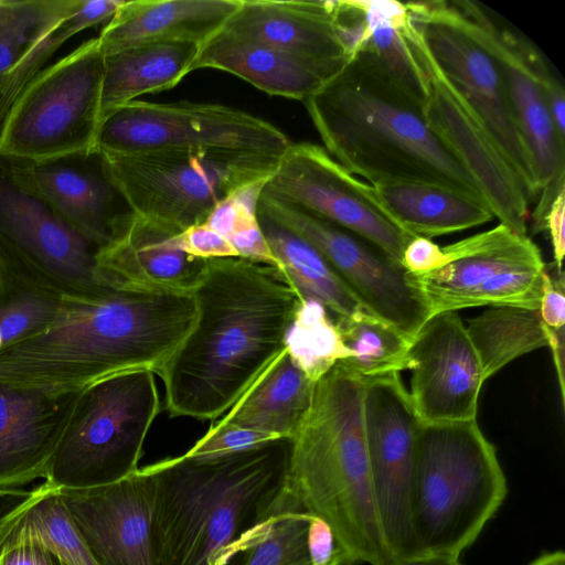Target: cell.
Returning a JSON list of instances; mask_svg holds the SVG:
<instances>
[{
    "instance_id": "d6986e66",
    "label": "cell",
    "mask_w": 565,
    "mask_h": 565,
    "mask_svg": "<svg viewBox=\"0 0 565 565\" xmlns=\"http://www.w3.org/2000/svg\"><path fill=\"white\" fill-rule=\"evenodd\" d=\"M406 370L412 372L408 394L420 424L477 418L486 379L458 311L425 321L411 340Z\"/></svg>"
},
{
    "instance_id": "f907efd6",
    "label": "cell",
    "mask_w": 565,
    "mask_h": 565,
    "mask_svg": "<svg viewBox=\"0 0 565 565\" xmlns=\"http://www.w3.org/2000/svg\"><path fill=\"white\" fill-rule=\"evenodd\" d=\"M390 565H461L459 556L445 554H422L394 559Z\"/></svg>"
},
{
    "instance_id": "f546056e",
    "label": "cell",
    "mask_w": 565,
    "mask_h": 565,
    "mask_svg": "<svg viewBox=\"0 0 565 565\" xmlns=\"http://www.w3.org/2000/svg\"><path fill=\"white\" fill-rule=\"evenodd\" d=\"M257 216L279 269L300 298L321 303L334 321L366 310L312 245L269 217Z\"/></svg>"
},
{
    "instance_id": "f1b7e54d",
    "label": "cell",
    "mask_w": 565,
    "mask_h": 565,
    "mask_svg": "<svg viewBox=\"0 0 565 565\" xmlns=\"http://www.w3.org/2000/svg\"><path fill=\"white\" fill-rule=\"evenodd\" d=\"M200 44L160 42L105 56L99 126L113 111L146 93L167 90L191 73Z\"/></svg>"
},
{
    "instance_id": "e0dca14e",
    "label": "cell",
    "mask_w": 565,
    "mask_h": 565,
    "mask_svg": "<svg viewBox=\"0 0 565 565\" xmlns=\"http://www.w3.org/2000/svg\"><path fill=\"white\" fill-rule=\"evenodd\" d=\"M264 190L362 236L401 264L404 249L414 237L384 213L372 185L315 143L291 142Z\"/></svg>"
},
{
    "instance_id": "52a82bcc",
    "label": "cell",
    "mask_w": 565,
    "mask_h": 565,
    "mask_svg": "<svg viewBox=\"0 0 565 565\" xmlns=\"http://www.w3.org/2000/svg\"><path fill=\"white\" fill-rule=\"evenodd\" d=\"M159 411L154 375L147 370L86 387L47 465L44 482L57 490L88 489L128 477L139 468Z\"/></svg>"
},
{
    "instance_id": "60d3db41",
    "label": "cell",
    "mask_w": 565,
    "mask_h": 565,
    "mask_svg": "<svg viewBox=\"0 0 565 565\" xmlns=\"http://www.w3.org/2000/svg\"><path fill=\"white\" fill-rule=\"evenodd\" d=\"M178 245L186 254L201 259L238 257L228 239L205 223L181 232L178 235Z\"/></svg>"
},
{
    "instance_id": "9c48e42d",
    "label": "cell",
    "mask_w": 565,
    "mask_h": 565,
    "mask_svg": "<svg viewBox=\"0 0 565 565\" xmlns=\"http://www.w3.org/2000/svg\"><path fill=\"white\" fill-rule=\"evenodd\" d=\"M105 55L97 38L43 68L0 128V154L40 161L97 147Z\"/></svg>"
},
{
    "instance_id": "7c38bea8",
    "label": "cell",
    "mask_w": 565,
    "mask_h": 565,
    "mask_svg": "<svg viewBox=\"0 0 565 565\" xmlns=\"http://www.w3.org/2000/svg\"><path fill=\"white\" fill-rule=\"evenodd\" d=\"M291 141L276 126L212 103L132 100L106 117L97 147L107 153L159 149L257 152L281 157Z\"/></svg>"
},
{
    "instance_id": "ab89813d",
    "label": "cell",
    "mask_w": 565,
    "mask_h": 565,
    "mask_svg": "<svg viewBox=\"0 0 565 565\" xmlns=\"http://www.w3.org/2000/svg\"><path fill=\"white\" fill-rule=\"evenodd\" d=\"M276 439L279 438L217 420L183 455L193 460L206 461L245 451Z\"/></svg>"
},
{
    "instance_id": "8fae6325",
    "label": "cell",
    "mask_w": 565,
    "mask_h": 565,
    "mask_svg": "<svg viewBox=\"0 0 565 565\" xmlns=\"http://www.w3.org/2000/svg\"><path fill=\"white\" fill-rule=\"evenodd\" d=\"M441 250V267L412 274L430 316L482 306L539 310L545 264L529 235L499 224Z\"/></svg>"
},
{
    "instance_id": "ac0fdd59",
    "label": "cell",
    "mask_w": 565,
    "mask_h": 565,
    "mask_svg": "<svg viewBox=\"0 0 565 565\" xmlns=\"http://www.w3.org/2000/svg\"><path fill=\"white\" fill-rule=\"evenodd\" d=\"M470 30L495 61L520 131L531 152L540 192L564 180L565 142L557 138L547 92L559 81L539 49L479 2L456 0Z\"/></svg>"
},
{
    "instance_id": "4316f807",
    "label": "cell",
    "mask_w": 565,
    "mask_h": 565,
    "mask_svg": "<svg viewBox=\"0 0 565 565\" xmlns=\"http://www.w3.org/2000/svg\"><path fill=\"white\" fill-rule=\"evenodd\" d=\"M315 386L285 349L220 422L291 439L309 412Z\"/></svg>"
},
{
    "instance_id": "681fc988",
    "label": "cell",
    "mask_w": 565,
    "mask_h": 565,
    "mask_svg": "<svg viewBox=\"0 0 565 565\" xmlns=\"http://www.w3.org/2000/svg\"><path fill=\"white\" fill-rule=\"evenodd\" d=\"M32 495V490L19 488L0 489V523L14 510L26 502Z\"/></svg>"
},
{
    "instance_id": "d590c367",
    "label": "cell",
    "mask_w": 565,
    "mask_h": 565,
    "mask_svg": "<svg viewBox=\"0 0 565 565\" xmlns=\"http://www.w3.org/2000/svg\"><path fill=\"white\" fill-rule=\"evenodd\" d=\"M124 0H84L82 6L43 36L0 85V128L24 88L53 54L76 33L110 19Z\"/></svg>"
},
{
    "instance_id": "9a60e30c",
    "label": "cell",
    "mask_w": 565,
    "mask_h": 565,
    "mask_svg": "<svg viewBox=\"0 0 565 565\" xmlns=\"http://www.w3.org/2000/svg\"><path fill=\"white\" fill-rule=\"evenodd\" d=\"M406 38L425 73V118L443 145L470 174L500 224L527 234L529 196L494 138L437 65L408 12Z\"/></svg>"
},
{
    "instance_id": "1f68e13d",
    "label": "cell",
    "mask_w": 565,
    "mask_h": 565,
    "mask_svg": "<svg viewBox=\"0 0 565 565\" xmlns=\"http://www.w3.org/2000/svg\"><path fill=\"white\" fill-rule=\"evenodd\" d=\"M467 333L478 354L486 381L511 361L547 347V331L539 310L488 307L470 319Z\"/></svg>"
},
{
    "instance_id": "83f0119b",
    "label": "cell",
    "mask_w": 565,
    "mask_h": 565,
    "mask_svg": "<svg viewBox=\"0 0 565 565\" xmlns=\"http://www.w3.org/2000/svg\"><path fill=\"white\" fill-rule=\"evenodd\" d=\"M376 202L402 231L431 238L490 222L488 204L457 191L423 183L372 185Z\"/></svg>"
},
{
    "instance_id": "74e56055",
    "label": "cell",
    "mask_w": 565,
    "mask_h": 565,
    "mask_svg": "<svg viewBox=\"0 0 565 565\" xmlns=\"http://www.w3.org/2000/svg\"><path fill=\"white\" fill-rule=\"evenodd\" d=\"M286 350L315 382L351 356L333 318L312 299H302L286 338Z\"/></svg>"
},
{
    "instance_id": "484cf974",
    "label": "cell",
    "mask_w": 565,
    "mask_h": 565,
    "mask_svg": "<svg viewBox=\"0 0 565 565\" xmlns=\"http://www.w3.org/2000/svg\"><path fill=\"white\" fill-rule=\"evenodd\" d=\"M200 68L227 72L269 95L301 102L340 70L300 60L222 29L200 45L191 72Z\"/></svg>"
},
{
    "instance_id": "3957f363",
    "label": "cell",
    "mask_w": 565,
    "mask_h": 565,
    "mask_svg": "<svg viewBox=\"0 0 565 565\" xmlns=\"http://www.w3.org/2000/svg\"><path fill=\"white\" fill-rule=\"evenodd\" d=\"M327 152L372 185L423 183L482 200L429 127L423 102L365 50L305 102Z\"/></svg>"
},
{
    "instance_id": "d4e9b609",
    "label": "cell",
    "mask_w": 565,
    "mask_h": 565,
    "mask_svg": "<svg viewBox=\"0 0 565 565\" xmlns=\"http://www.w3.org/2000/svg\"><path fill=\"white\" fill-rule=\"evenodd\" d=\"M241 0H135L117 9L99 36L105 56L149 43L202 44L217 33Z\"/></svg>"
},
{
    "instance_id": "cb8c5ba5",
    "label": "cell",
    "mask_w": 565,
    "mask_h": 565,
    "mask_svg": "<svg viewBox=\"0 0 565 565\" xmlns=\"http://www.w3.org/2000/svg\"><path fill=\"white\" fill-rule=\"evenodd\" d=\"M177 232L135 215L128 226L96 253L99 280L156 290L192 292L206 259L178 245Z\"/></svg>"
},
{
    "instance_id": "816d5d0a",
    "label": "cell",
    "mask_w": 565,
    "mask_h": 565,
    "mask_svg": "<svg viewBox=\"0 0 565 565\" xmlns=\"http://www.w3.org/2000/svg\"><path fill=\"white\" fill-rule=\"evenodd\" d=\"M529 565H565V554L562 551L545 553Z\"/></svg>"
},
{
    "instance_id": "5b68a950",
    "label": "cell",
    "mask_w": 565,
    "mask_h": 565,
    "mask_svg": "<svg viewBox=\"0 0 565 565\" xmlns=\"http://www.w3.org/2000/svg\"><path fill=\"white\" fill-rule=\"evenodd\" d=\"M331 529L343 565H390L371 482L363 426V381L340 363L315 386L282 484Z\"/></svg>"
},
{
    "instance_id": "f5cc1de1",
    "label": "cell",
    "mask_w": 565,
    "mask_h": 565,
    "mask_svg": "<svg viewBox=\"0 0 565 565\" xmlns=\"http://www.w3.org/2000/svg\"><path fill=\"white\" fill-rule=\"evenodd\" d=\"M1 277H2V270H1V268H0V280H1Z\"/></svg>"
},
{
    "instance_id": "c3c4849f",
    "label": "cell",
    "mask_w": 565,
    "mask_h": 565,
    "mask_svg": "<svg viewBox=\"0 0 565 565\" xmlns=\"http://www.w3.org/2000/svg\"><path fill=\"white\" fill-rule=\"evenodd\" d=\"M547 348H550L556 370L562 404L565 396V331L564 328L552 329L546 326Z\"/></svg>"
},
{
    "instance_id": "44dd1931",
    "label": "cell",
    "mask_w": 565,
    "mask_h": 565,
    "mask_svg": "<svg viewBox=\"0 0 565 565\" xmlns=\"http://www.w3.org/2000/svg\"><path fill=\"white\" fill-rule=\"evenodd\" d=\"M24 162L40 194L99 248L117 237L136 215L99 148Z\"/></svg>"
},
{
    "instance_id": "6da1fadb",
    "label": "cell",
    "mask_w": 565,
    "mask_h": 565,
    "mask_svg": "<svg viewBox=\"0 0 565 565\" xmlns=\"http://www.w3.org/2000/svg\"><path fill=\"white\" fill-rule=\"evenodd\" d=\"M195 320L157 373L171 417L215 419L286 349L302 301L282 271L243 257L206 259Z\"/></svg>"
},
{
    "instance_id": "8d00e7d4",
    "label": "cell",
    "mask_w": 565,
    "mask_h": 565,
    "mask_svg": "<svg viewBox=\"0 0 565 565\" xmlns=\"http://www.w3.org/2000/svg\"><path fill=\"white\" fill-rule=\"evenodd\" d=\"M312 516L281 487L273 502L266 530L245 565H320L310 542Z\"/></svg>"
},
{
    "instance_id": "b9f144b4",
    "label": "cell",
    "mask_w": 565,
    "mask_h": 565,
    "mask_svg": "<svg viewBox=\"0 0 565 565\" xmlns=\"http://www.w3.org/2000/svg\"><path fill=\"white\" fill-rule=\"evenodd\" d=\"M238 257L268 264L279 269L259 226L258 216L246 217L227 238Z\"/></svg>"
},
{
    "instance_id": "4dcf8cb0",
    "label": "cell",
    "mask_w": 565,
    "mask_h": 565,
    "mask_svg": "<svg viewBox=\"0 0 565 565\" xmlns=\"http://www.w3.org/2000/svg\"><path fill=\"white\" fill-rule=\"evenodd\" d=\"M18 541L41 543L67 565H98L78 535L56 489L43 482L0 523V553Z\"/></svg>"
},
{
    "instance_id": "d6a6232c",
    "label": "cell",
    "mask_w": 565,
    "mask_h": 565,
    "mask_svg": "<svg viewBox=\"0 0 565 565\" xmlns=\"http://www.w3.org/2000/svg\"><path fill=\"white\" fill-rule=\"evenodd\" d=\"M359 4L364 18V30L359 51L365 50L373 54L402 85L424 104L427 94L426 77L405 34L407 20L405 2L359 0Z\"/></svg>"
},
{
    "instance_id": "2e32d148",
    "label": "cell",
    "mask_w": 565,
    "mask_h": 565,
    "mask_svg": "<svg viewBox=\"0 0 565 565\" xmlns=\"http://www.w3.org/2000/svg\"><path fill=\"white\" fill-rule=\"evenodd\" d=\"M362 381L371 482L382 534L394 561L415 555L409 491L420 423L399 373Z\"/></svg>"
},
{
    "instance_id": "f6af8a7d",
    "label": "cell",
    "mask_w": 565,
    "mask_h": 565,
    "mask_svg": "<svg viewBox=\"0 0 565 565\" xmlns=\"http://www.w3.org/2000/svg\"><path fill=\"white\" fill-rule=\"evenodd\" d=\"M0 565H67L55 552L33 541H18L3 547Z\"/></svg>"
},
{
    "instance_id": "ba28073f",
    "label": "cell",
    "mask_w": 565,
    "mask_h": 565,
    "mask_svg": "<svg viewBox=\"0 0 565 565\" xmlns=\"http://www.w3.org/2000/svg\"><path fill=\"white\" fill-rule=\"evenodd\" d=\"M105 153L135 214L180 233L204 223L220 202L239 189L269 180L280 159L218 150Z\"/></svg>"
},
{
    "instance_id": "603a6c76",
    "label": "cell",
    "mask_w": 565,
    "mask_h": 565,
    "mask_svg": "<svg viewBox=\"0 0 565 565\" xmlns=\"http://www.w3.org/2000/svg\"><path fill=\"white\" fill-rule=\"evenodd\" d=\"M222 30L333 70L349 58L335 1L241 0Z\"/></svg>"
},
{
    "instance_id": "ee69618b",
    "label": "cell",
    "mask_w": 565,
    "mask_h": 565,
    "mask_svg": "<svg viewBox=\"0 0 565 565\" xmlns=\"http://www.w3.org/2000/svg\"><path fill=\"white\" fill-rule=\"evenodd\" d=\"M444 264L441 247L430 238L415 236L406 245L402 265L413 275L433 271Z\"/></svg>"
},
{
    "instance_id": "277c9868",
    "label": "cell",
    "mask_w": 565,
    "mask_h": 565,
    "mask_svg": "<svg viewBox=\"0 0 565 565\" xmlns=\"http://www.w3.org/2000/svg\"><path fill=\"white\" fill-rule=\"evenodd\" d=\"M291 439L213 460L150 465L158 565H245L285 480Z\"/></svg>"
},
{
    "instance_id": "bcb514c9",
    "label": "cell",
    "mask_w": 565,
    "mask_h": 565,
    "mask_svg": "<svg viewBox=\"0 0 565 565\" xmlns=\"http://www.w3.org/2000/svg\"><path fill=\"white\" fill-rule=\"evenodd\" d=\"M565 191L564 189L552 201L546 211L540 232L547 231L553 248L554 264L562 269L565 254Z\"/></svg>"
},
{
    "instance_id": "ffe728a7",
    "label": "cell",
    "mask_w": 565,
    "mask_h": 565,
    "mask_svg": "<svg viewBox=\"0 0 565 565\" xmlns=\"http://www.w3.org/2000/svg\"><path fill=\"white\" fill-rule=\"evenodd\" d=\"M57 492L98 565H158L152 539L154 478L150 465L110 484Z\"/></svg>"
},
{
    "instance_id": "f35d334b",
    "label": "cell",
    "mask_w": 565,
    "mask_h": 565,
    "mask_svg": "<svg viewBox=\"0 0 565 565\" xmlns=\"http://www.w3.org/2000/svg\"><path fill=\"white\" fill-rule=\"evenodd\" d=\"M60 300V296L22 282L2 270L0 352L47 327L57 312Z\"/></svg>"
},
{
    "instance_id": "7402d4cb",
    "label": "cell",
    "mask_w": 565,
    "mask_h": 565,
    "mask_svg": "<svg viewBox=\"0 0 565 565\" xmlns=\"http://www.w3.org/2000/svg\"><path fill=\"white\" fill-rule=\"evenodd\" d=\"M79 393L51 395L0 383V489L45 477Z\"/></svg>"
},
{
    "instance_id": "8992f818",
    "label": "cell",
    "mask_w": 565,
    "mask_h": 565,
    "mask_svg": "<svg viewBox=\"0 0 565 565\" xmlns=\"http://www.w3.org/2000/svg\"><path fill=\"white\" fill-rule=\"evenodd\" d=\"M507 493L495 448L477 419L419 425L409 491L415 555L460 556Z\"/></svg>"
},
{
    "instance_id": "e575fe53",
    "label": "cell",
    "mask_w": 565,
    "mask_h": 565,
    "mask_svg": "<svg viewBox=\"0 0 565 565\" xmlns=\"http://www.w3.org/2000/svg\"><path fill=\"white\" fill-rule=\"evenodd\" d=\"M84 0H0V85L24 55Z\"/></svg>"
},
{
    "instance_id": "30bf717a",
    "label": "cell",
    "mask_w": 565,
    "mask_h": 565,
    "mask_svg": "<svg viewBox=\"0 0 565 565\" xmlns=\"http://www.w3.org/2000/svg\"><path fill=\"white\" fill-rule=\"evenodd\" d=\"M98 246L75 230L33 185L22 159L0 154V267L60 297L102 280Z\"/></svg>"
},
{
    "instance_id": "4fadbf2b",
    "label": "cell",
    "mask_w": 565,
    "mask_h": 565,
    "mask_svg": "<svg viewBox=\"0 0 565 565\" xmlns=\"http://www.w3.org/2000/svg\"><path fill=\"white\" fill-rule=\"evenodd\" d=\"M412 23L446 77L479 115L530 199L540 194L531 152L502 74L456 1L405 2Z\"/></svg>"
},
{
    "instance_id": "5bb4252c",
    "label": "cell",
    "mask_w": 565,
    "mask_h": 565,
    "mask_svg": "<svg viewBox=\"0 0 565 565\" xmlns=\"http://www.w3.org/2000/svg\"><path fill=\"white\" fill-rule=\"evenodd\" d=\"M257 213L312 245L371 313L412 340L430 317L412 274L383 249L334 223L284 201L263 188Z\"/></svg>"
},
{
    "instance_id": "7dc6e473",
    "label": "cell",
    "mask_w": 565,
    "mask_h": 565,
    "mask_svg": "<svg viewBox=\"0 0 565 565\" xmlns=\"http://www.w3.org/2000/svg\"><path fill=\"white\" fill-rule=\"evenodd\" d=\"M249 216H257V214L244 211L232 194L211 211L204 223L228 238L238 225Z\"/></svg>"
},
{
    "instance_id": "836d02e7",
    "label": "cell",
    "mask_w": 565,
    "mask_h": 565,
    "mask_svg": "<svg viewBox=\"0 0 565 565\" xmlns=\"http://www.w3.org/2000/svg\"><path fill=\"white\" fill-rule=\"evenodd\" d=\"M335 323L351 353L338 363L360 379L406 370L411 340L391 323L367 310L338 319Z\"/></svg>"
},
{
    "instance_id": "7a4b0ae2",
    "label": "cell",
    "mask_w": 565,
    "mask_h": 565,
    "mask_svg": "<svg viewBox=\"0 0 565 565\" xmlns=\"http://www.w3.org/2000/svg\"><path fill=\"white\" fill-rule=\"evenodd\" d=\"M194 320L192 292L102 280L62 296L47 327L0 352V383L64 395L126 372L157 374Z\"/></svg>"
},
{
    "instance_id": "7bdbcfd3",
    "label": "cell",
    "mask_w": 565,
    "mask_h": 565,
    "mask_svg": "<svg viewBox=\"0 0 565 565\" xmlns=\"http://www.w3.org/2000/svg\"><path fill=\"white\" fill-rule=\"evenodd\" d=\"M564 271L554 263L545 264L544 288L539 312L545 326L552 329L564 328L565 294Z\"/></svg>"
}]
</instances>
